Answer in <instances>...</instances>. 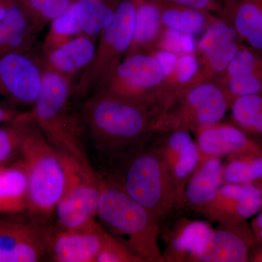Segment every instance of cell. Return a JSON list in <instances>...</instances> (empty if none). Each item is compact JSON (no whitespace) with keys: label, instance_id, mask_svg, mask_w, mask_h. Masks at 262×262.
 Returning <instances> with one entry per match:
<instances>
[{"label":"cell","instance_id":"1","mask_svg":"<svg viewBox=\"0 0 262 262\" xmlns=\"http://www.w3.org/2000/svg\"><path fill=\"white\" fill-rule=\"evenodd\" d=\"M163 112L162 108L92 93L84 100L80 113L98 151L118 160L152 139Z\"/></svg>","mask_w":262,"mask_h":262},{"label":"cell","instance_id":"2","mask_svg":"<svg viewBox=\"0 0 262 262\" xmlns=\"http://www.w3.org/2000/svg\"><path fill=\"white\" fill-rule=\"evenodd\" d=\"M97 177L100 224L143 262H161L159 222L133 199L116 179Z\"/></svg>","mask_w":262,"mask_h":262},{"label":"cell","instance_id":"3","mask_svg":"<svg viewBox=\"0 0 262 262\" xmlns=\"http://www.w3.org/2000/svg\"><path fill=\"white\" fill-rule=\"evenodd\" d=\"M72 86L64 77L44 69L40 91L27 111L52 145L95 173L82 141L83 120L71 103Z\"/></svg>","mask_w":262,"mask_h":262},{"label":"cell","instance_id":"4","mask_svg":"<svg viewBox=\"0 0 262 262\" xmlns=\"http://www.w3.org/2000/svg\"><path fill=\"white\" fill-rule=\"evenodd\" d=\"M118 177H113L159 223L177 207V193L168 167L156 142L151 139L118 159Z\"/></svg>","mask_w":262,"mask_h":262},{"label":"cell","instance_id":"5","mask_svg":"<svg viewBox=\"0 0 262 262\" xmlns=\"http://www.w3.org/2000/svg\"><path fill=\"white\" fill-rule=\"evenodd\" d=\"M20 159L28 175V211L53 220L57 204L65 191L67 173L61 152L48 141L33 119Z\"/></svg>","mask_w":262,"mask_h":262},{"label":"cell","instance_id":"6","mask_svg":"<svg viewBox=\"0 0 262 262\" xmlns=\"http://www.w3.org/2000/svg\"><path fill=\"white\" fill-rule=\"evenodd\" d=\"M92 93L110 95L164 111L175 96L167 84L163 67L152 53L125 56Z\"/></svg>","mask_w":262,"mask_h":262},{"label":"cell","instance_id":"7","mask_svg":"<svg viewBox=\"0 0 262 262\" xmlns=\"http://www.w3.org/2000/svg\"><path fill=\"white\" fill-rule=\"evenodd\" d=\"M231 106L228 96L215 82L194 84L174 96L157 122L156 134L172 130L196 133L220 122Z\"/></svg>","mask_w":262,"mask_h":262},{"label":"cell","instance_id":"8","mask_svg":"<svg viewBox=\"0 0 262 262\" xmlns=\"http://www.w3.org/2000/svg\"><path fill=\"white\" fill-rule=\"evenodd\" d=\"M135 0H121L111 23L97 38L92 61L72 86L73 97H87L126 55L134 35Z\"/></svg>","mask_w":262,"mask_h":262},{"label":"cell","instance_id":"9","mask_svg":"<svg viewBox=\"0 0 262 262\" xmlns=\"http://www.w3.org/2000/svg\"><path fill=\"white\" fill-rule=\"evenodd\" d=\"M61 154L67 173V185L55 210V225L69 230L86 227L97 221V175L86 170L68 155Z\"/></svg>","mask_w":262,"mask_h":262},{"label":"cell","instance_id":"10","mask_svg":"<svg viewBox=\"0 0 262 262\" xmlns=\"http://www.w3.org/2000/svg\"><path fill=\"white\" fill-rule=\"evenodd\" d=\"M51 222L28 211L0 213V262L42 261L48 258L46 231Z\"/></svg>","mask_w":262,"mask_h":262},{"label":"cell","instance_id":"11","mask_svg":"<svg viewBox=\"0 0 262 262\" xmlns=\"http://www.w3.org/2000/svg\"><path fill=\"white\" fill-rule=\"evenodd\" d=\"M43 71L34 51L0 57V104L20 112L32 108L40 91Z\"/></svg>","mask_w":262,"mask_h":262},{"label":"cell","instance_id":"12","mask_svg":"<svg viewBox=\"0 0 262 262\" xmlns=\"http://www.w3.org/2000/svg\"><path fill=\"white\" fill-rule=\"evenodd\" d=\"M243 42L234 27L216 15L195 48L202 82H215L223 75Z\"/></svg>","mask_w":262,"mask_h":262},{"label":"cell","instance_id":"13","mask_svg":"<svg viewBox=\"0 0 262 262\" xmlns=\"http://www.w3.org/2000/svg\"><path fill=\"white\" fill-rule=\"evenodd\" d=\"M106 234L97 221L70 230L50 222L46 231L48 258L56 262H96Z\"/></svg>","mask_w":262,"mask_h":262},{"label":"cell","instance_id":"14","mask_svg":"<svg viewBox=\"0 0 262 262\" xmlns=\"http://www.w3.org/2000/svg\"><path fill=\"white\" fill-rule=\"evenodd\" d=\"M262 210V187L258 183L222 184L201 213L220 225L241 223Z\"/></svg>","mask_w":262,"mask_h":262},{"label":"cell","instance_id":"15","mask_svg":"<svg viewBox=\"0 0 262 262\" xmlns=\"http://www.w3.org/2000/svg\"><path fill=\"white\" fill-rule=\"evenodd\" d=\"M254 244L246 222L220 225L203 239L191 262H246Z\"/></svg>","mask_w":262,"mask_h":262},{"label":"cell","instance_id":"16","mask_svg":"<svg viewBox=\"0 0 262 262\" xmlns=\"http://www.w3.org/2000/svg\"><path fill=\"white\" fill-rule=\"evenodd\" d=\"M200 163L211 158L262 155V149L249 134L233 124L217 122L196 131Z\"/></svg>","mask_w":262,"mask_h":262},{"label":"cell","instance_id":"17","mask_svg":"<svg viewBox=\"0 0 262 262\" xmlns=\"http://www.w3.org/2000/svg\"><path fill=\"white\" fill-rule=\"evenodd\" d=\"M231 102L247 95L262 93V51L243 43L223 75L215 81Z\"/></svg>","mask_w":262,"mask_h":262},{"label":"cell","instance_id":"18","mask_svg":"<svg viewBox=\"0 0 262 262\" xmlns=\"http://www.w3.org/2000/svg\"><path fill=\"white\" fill-rule=\"evenodd\" d=\"M42 30L20 0H14L0 20V57L34 51L38 34Z\"/></svg>","mask_w":262,"mask_h":262},{"label":"cell","instance_id":"19","mask_svg":"<svg viewBox=\"0 0 262 262\" xmlns=\"http://www.w3.org/2000/svg\"><path fill=\"white\" fill-rule=\"evenodd\" d=\"M97 39L80 34L56 49L39 55L43 68L56 72L73 84L94 58Z\"/></svg>","mask_w":262,"mask_h":262},{"label":"cell","instance_id":"20","mask_svg":"<svg viewBox=\"0 0 262 262\" xmlns=\"http://www.w3.org/2000/svg\"><path fill=\"white\" fill-rule=\"evenodd\" d=\"M218 15L234 27L241 42L262 51V0H223Z\"/></svg>","mask_w":262,"mask_h":262},{"label":"cell","instance_id":"21","mask_svg":"<svg viewBox=\"0 0 262 262\" xmlns=\"http://www.w3.org/2000/svg\"><path fill=\"white\" fill-rule=\"evenodd\" d=\"M223 165L220 158L201 162L188 181L179 207H189L201 213L222 185Z\"/></svg>","mask_w":262,"mask_h":262},{"label":"cell","instance_id":"22","mask_svg":"<svg viewBox=\"0 0 262 262\" xmlns=\"http://www.w3.org/2000/svg\"><path fill=\"white\" fill-rule=\"evenodd\" d=\"M135 4L134 35L125 56L152 53L159 46L166 29L162 22L156 0H135Z\"/></svg>","mask_w":262,"mask_h":262},{"label":"cell","instance_id":"23","mask_svg":"<svg viewBox=\"0 0 262 262\" xmlns=\"http://www.w3.org/2000/svg\"><path fill=\"white\" fill-rule=\"evenodd\" d=\"M212 229L209 224L203 221L179 220L168 237L161 262H191Z\"/></svg>","mask_w":262,"mask_h":262},{"label":"cell","instance_id":"24","mask_svg":"<svg viewBox=\"0 0 262 262\" xmlns=\"http://www.w3.org/2000/svg\"><path fill=\"white\" fill-rule=\"evenodd\" d=\"M29 181L21 160L0 165V213L28 211Z\"/></svg>","mask_w":262,"mask_h":262},{"label":"cell","instance_id":"25","mask_svg":"<svg viewBox=\"0 0 262 262\" xmlns=\"http://www.w3.org/2000/svg\"><path fill=\"white\" fill-rule=\"evenodd\" d=\"M163 67L167 84L174 94L202 82L199 62L194 52H173L158 50L153 52Z\"/></svg>","mask_w":262,"mask_h":262},{"label":"cell","instance_id":"26","mask_svg":"<svg viewBox=\"0 0 262 262\" xmlns=\"http://www.w3.org/2000/svg\"><path fill=\"white\" fill-rule=\"evenodd\" d=\"M156 1L165 28L191 37L205 32L217 15L167 0Z\"/></svg>","mask_w":262,"mask_h":262},{"label":"cell","instance_id":"27","mask_svg":"<svg viewBox=\"0 0 262 262\" xmlns=\"http://www.w3.org/2000/svg\"><path fill=\"white\" fill-rule=\"evenodd\" d=\"M121 0H76L82 34L97 39L111 23Z\"/></svg>","mask_w":262,"mask_h":262},{"label":"cell","instance_id":"28","mask_svg":"<svg viewBox=\"0 0 262 262\" xmlns=\"http://www.w3.org/2000/svg\"><path fill=\"white\" fill-rule=\"evenodd\" d=\"M32 122L27 110L11 121L0 125V165L13 163L20 158L24 139Z\"/></svg>","mask_w":262,"mask_h":262},{"label":"cell","instance_id":"29","mask_svg":"<svg viewBox=\"0 0 262 262\" xmlns=\"http://www.w3.org/2000/svg\"><path fill=\"white\" fill-rule=\"evenodd\" d=\"M230 110L234 125L262 138V93L236 98Z\"/></svg>","mask_w":262,"mask_h":262},{"label":"cell","instance_id":"30","mask_svg":"<svg viewBox=\"0 0 262 262\" xmlns=\"http://www.w3.org/2000/svg\"><path fill=\"white\" fill-rule=\"evenodd\" d=\"M82 34L75 2L67 11L49 24L41 54H46Z\"/></svg>","mask_w":262,"mask_h":262},{"label":"cell","instance_id":"31","mask_svg":"<svg viewBox=\"0 0 262 262\" xmlns=\"http://www.w3.org/2000/svg\"><path fill=\"white\" fill-rule=\"evenodd\" d=\"M227 158L222 170V184H252L262 180V155Z\"/></svg>","mask_w":262,"mask_h":262},{"label":"cell","instance_id":"32","mask_svg":"<svg viewBox=\"0 0 262 262\" xmlns=\"http://www.w3.org/2000/svg\"><path fill=\"white\" fill-rule=\"evenodd\" d=\"M200 158L201 156L199 149L196 143L192 140L186 146L169 171L177 190L178 199L177 207L180 206L186 185L191 176L199 165Z\"/></svg>","mask_w":262,"mask_h":262},{"label":"cell","instance_id":"33","mask_svg":"<svg viewBox=\"0 0 262 262\" xmlns=\"http://www.w3.org/2000/svg\"><path fill=\"white\" fill-rule=\"evenodd\" d=\"M76 0H20L41 29L67 11Z\"/></svg>","mask_w":262,"mask_h":262},{"label":"cell","instance_id":"34","mask_svg":"<svg viewBox=\"0 0 262 262\" xmlns=\"http://www.w3.org/2000/svg\"><path fill=\"white\" fill-rule=\"evenodd\" d=\"M158 134H162L163 138L156 144L170 171L186 146L192 140V136L189 131L184 130H172Z\"/></svg>","mask_w":262,"mask_h":262},{"label":"cell","instance_id":"35","mask_svg":"<svg viewBox=\"0 0 262 262\" xmlns=\"http://www.w3.org/2000/svg\"><path fill=\"white\" fill-rule=\"evenodd\" d=\"M96 262H143L121 241L106 231L104 241Z\"/></svg>","mask_w":262,"mask_h":262},{"label":"cell","instance_id":"36","mask_svg":"<svg viewBox=\"0 0 262 262\" xmlns=\"http://www.w3.org/2000/svg\"><path fill=\"white\" fill-rule=\"evenodd\" d=\"M174 4L219 15L222 10L223 0H167Z\"/></svg>","mask_w":262,"mask_h":262},{"label":"cell","instance_id":"37","mask_svg":"<svg viewBox=\"0 0 262 262\" xmlns=\"http://www.w3.org/2000/svg\"><path fill=\"white\" fill-rule=\"evenodd\" d=\"M22 112L15 108L8 107L5 105L0 104V125L11 121L15 117L18 116Z\"/></svg>","mask_w":262,"mask_h":262},{"label":"cell","instance_id":"38","mask_svg":"<svg viewBox=\"0 0 262 262\" xmlns=\"http://www.w3.org/2000/svg\"><path fill=\"white\" fill-rule=\"evenodd\" d=\"M251 227L253 231L255 244H262V211L252 221Z\"/></svg>","mask_w":262,"mask_h":262},{"label":"cell","instance_id":"39","mask_svg":"<svg viewBox=\"0 0 262 262\" xmlns=\"http://www.w3.org/2000/svg\"><path fill=\"white\" fill-rule=\"evenodd\" d=\"M248 261L262 262V244H253L248 257Z\"/></svg>","mask_w":262,"mask_h":262},{"label":"cell","instance_id":"40","mask_svg":"<svg viewBox=\"0 0 262 262\" xmlns=\"http://www.w3.org/2000/svg\"><path fill=\"white\" fill-rule=\"evenodd\" d=\"M13 2L14 0H0V20L6 15Z\"/></svg>","mask_w":262,"mask_h":262},{"label":"cell","instance_id":"41","mask_svg":"<svg viewBox=\"0 0 262 262\" xmlns=\"http://www.w3.org/2000/svg\"><path fill=\"white\" fill-rule=\"evenodd\" d=\"M257 183H258V184H260V185H261V187H262V180H261V181H260V182H257Z\"/></svg>","mask_w":262,"mask_h":262}]
</instances>
